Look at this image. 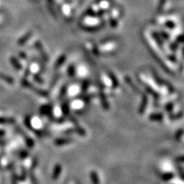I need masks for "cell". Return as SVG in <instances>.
Here are the masks:
<instances>
[{
    "label": "cell",
    "instance_id": "1",
    "mask_svg": "<svg viewBox=\"0 0 184 184\" xmlns=\"http://www.w3.org/2000/svg\"><path fill=\"white\" fill-rule=\"evenodd\" d=\"M147 104H148V96L147 94H144L142 96V100H141V105H140L139 108V114H142L145 112Z\"/></svg>",
    "mask_w": 184,
    "mask_h": 184
},
{
    "label": "cell",
    "instance_id": "2",
    "mask_svg": "<svg viewBox=\"0 0 184 184\" xmlns=\"http://www.w3.org/2000/svg\"><path fill=\"white\" fill-rule=\"evenodd\" d=\"M77 133L79 135H81V136H85L86 130L81 127H75V128H72L70 129V130H67L65 132H64V133H66V134H71V133Z\"/></svg>",
    "mask_w": 184,
    "mask_h": 184
},
{
    "label": "cell",
    "instance_id": "3",
    "mask_svg": "<svg viewBox=\"0 0 184 184\" xmlns=\"http://www.w3.org/2000/svg\"><path fill=\"white\" fill-rule=\"evenodd\" d=\"M61 171H62V166L60 164V163H57V164L55 166L54 170H53L52 173V179L53 180H57L59 179V177H60Z\"/></svg>",
    "mask_w": 184,
    "mask_h": 184
},
{
    "label": "cell",
    "instance_id": "4",
    "mask_svg": "<svg viewBox=\"0 0 184 184\" xmlns=\"http://www.w3.org/2000/svg\"><path fill=\"white\" fill-rule=\"evenodd\" d=\"M72 142H73V140L71 138H59V139H56L54 143L57 146H62L71 144Z\"/></svg>",
    "mask_w": 184,
    "mask_h": 184
},
{
    "label": "cell",
    "instance_id": "5",
    "mask_svg": "<svg viewBox=\"0 0 184 184\" xmlns=\"http://www.w3.org/2000/svg\"><path fill=\"white\" fill-rule=\"evenodd\" d=\"M99 96H100V102H101L102 107H103L105 110L109 109V108H110L109 104H108V100H107V97H106V95H105L104 93L100 92V94H99Z\"/></svg>",
    "mask_w": 184,
    "mask_h": 184
},
{
    "label": "cell",
    "instance_id": "6",
    "mask_svg": "<svg viewBox=\"0 0 184 184\" xmlns=\"http://www.w3.org/2000/svg\"><path fill=\"white\" fill-rule=\"evenodd\" d=\"M41 114L43 115H50L51 114V105H43L40 108Z\"/></svg>",
    "mask_w": 184,
    "mask_h": 184
},
{
    "label": "cell",
    "instance_id": "7",
    "mask_svg": "<svg viewBox=\"0 0 184 184\" xmlns=\"http://www.w3.org/2000/svg\"><path fill=\"white\" fill-rule=\"evenodd\" d=\"M125 81H126V83H127V84H128V85L130 86V87L131 88L133 89V91H134L135 92L137 93V94H141V91H140V89L138 88L137 87L136 85H134V84H133V83L132 80L130 79V78H129V77L126 76L125 77Z\"/></svg>",
    "mask_w": 184,
    "mask_h": 184
},
{
    "label": "cell",
    "instance_id": "8",
    "mask_svg": "<svg viewBox=\"0 0 184 184\" xmlns=\"http://www.w3.org/2000/svg\"><path fill=\"white\" fill-rule=\"evenodd\" d=\"M90 177L93 184H100V179H99L98 174H97L96 171H91Z\"/></svg>",
    "mask_w": 184,
    "mask_h": 184
},
{
    "label": "cell",
    "instance_id": "9",
    "mask_svg": "<svg viewBox=\"0 0 184 184\" xmlns=\"http://www.w3.org/2000/svg\"><path fill=\"white\" fill-rule=\"evenodd\" d=\"M15 123V119L12 117H0V124H13Z\"/></svg>",
    "mask_w": 184,
    "mask_h": 184
},
{
    "label": "cell",
    "instance_id": "10",
    "mask_svg": "<svg viewBox=\"0 0 184 184\" xmlns=\"http://www.w3.org/2000/svg\"><path fill=\"white\" fill-rule=\"evenodd\" d=\"M0 78L9 84H12L15 83V80H14V78H12V77L9 76V75H5V74L3 73H0Z\"/></svg>",
    "mask_w": 184,
    "mask_h": 184
},
{
    "label": "cell",
    "instance_id": "11",
    "mask_svg": "<svg viewBox=\"0 0 184 184\" xmlns=\"http://www.w3.org/2000/svg\"><path fill=\"white\" fill-rule=\"evenodd\" d=\"M150 121H161L163 119V115L160 113H157V114H152L149 117Z\"/></svg>",
    "mask_w": 184,
    "mask_h": 184
},
{
    "label": "cell",
    "instance_id": "12",
    "mask_svg": "<svg viewBox=\"0 0 184 184\" xmlns=\"http://www.w3.org/2000/svg\"><path fill=\"white\" fill-rule=\"evenodd\" d=\"M31 90H33L35 92V93L39 94V96H42V97H47V96L48 95V93L46 91L42 90V89H39V88H35L34 86L32 87Z\"/></svg>",
    "mask_w": 184,
    "mask_h": 184
},
{
    "label": "cell",
    "instance_id": "13",
    "mask_svg": "<svg viewBox=\"0 0 184 184\" xmlns=\"http://www.w3.org/2000/svg\"><path fill=\"white\" fill-rule=\"evenodd\" d=\"M174 174H172V173H166V174H162L161 178L163 181H170V180H172L174 177Z\"/></svg>",
    "mask_w": 184,
    "mask_h": 184
},
{
    "label": "cell",
    "instance_id": "14",
    "mask_svg": "<svg viewBox=\"0 0 184 184\" xmlns=\"http://www.w3.org/2000/svg\"><path fill=\"white\" fill-rule=\"evenodd\" d=\"M108 75H109L110 78H111V83H112L113 87H114V88L118 87L119 82H118V81H117V78H116V77L114 76V75H113L112 73H109V74H108Z\"/></svg>",
    "mask_w": 184,
    "mask_h": 184
},
{
    "label": "cell",
    "instance_id": "15",
    "mask_svg": "<svg viewBox=\"0 0 184 184\" xmlns=\"http://www.w3.org/2000/svg\"><path fill=\"white\" fill-rule=\"evenodd\" d=\"M10 61H11V63H12V64L15 67V69H17V70H21L22 65L19 64V62L16 60L15 58H11Z\"/></svg>",
    "mask_w": 184,
    "mask_h": 184
},
{
    "label": "cell",
    "instance_id": "16",
    "mask_svg": "<svg viewBox=\"0 0 184 184\" xmlns=\"http://www.w3.org/2000/svg\"><path fill=\"white\" fill-rule=\"evenodd\" d=\"M89 85H90V81L88 80H84L83 81L82 87H81V91H82L83 93H85V92H87L89 88Z\"/></svg>",
    "mask_w": 184,
    "mask_h": 184
},
{
    "label": "cell",
    "instance_id": "17",
    "mask_svg": "<svg viewBox=\"0 0 184 184\" xmlns=\"http://www.w3.org/2000/svg\"><path fill=\"white\" fill-rule=\"evenodd\" d=\"M145 88H146V91H147V93H148V94H151V95L153 96L154 97H159V94H158V93L156 92L153 88H151L148 87V86H146Z\"/></svg>",
    "mask_w": 184,
    "mask_h": 184
},
{
    "label": "cell",
    "instance_id": "18",
    "mask_svg": "<svg viewBox=\"0 0 184 184\" xmlns=\"http://www.w3.org/2000/svg\"><path fill=\"white\" fill-rule=\"evenodd\" d=\"M61 110H62V112L64 115H68L69 114V107L68 104L67 103H64L61 106Z\"/></svg>",
    "mask_w": 184,
    "mask_h": 184
},
{
    "label": "cell",
    "instance_id": "19",
    "mask_svg": "<svg viewBox=\"0 0 184 184\" xmlns=\"http://www.w3.org/2000/svg\"><path fill=\"white\" fill-rule=\"evenodd\" d=\"M24 122H25V124H26V127H27L29 130H33V129H34L32 127V126H31V118L29 116H26V118L24 119Z\"/></svg>",
    "mask_w": 184,
    "mask_h": 184
},
{
    "label": "cell",
    "instance_id": "20",
    "mask_svg": "<svg viewBox=\"0 0 184 184\" xmlns=\"http://www.w3.org/2000/svg\"><path fill=\"white\" fill-rule=\"evenodd\" d=\"M183 129H180V130H178L177 131V133H176V135H175V138L177 141H180V139L182 138V137H183Z\"/></svg>",
    "mask_w": 184,
    "mask_h": 184
},
{
    "label": "cell",
    "instance_id": "21",
    "mask_svg": "<svg viewBox=\"0 0 184 184\" xmlns=\"http://www.w3.org/2000/svg\"><path fill=\"white\" fill-rule=\"evenodd\" d=\"M26 145H27L29 147H30V148L34 147L35 142L31 137H26Z\"/></svg>",
    "mask_w": 184,
    "mask_h": 184
},
{
    "label": "cell",
    "instance_id": "22",
    "mask_svg": "<svg viewBox=\"0 0 184 184\" xmlns=\"http://www.w3.org/2000/svg\"><path fill=\"white\" fill-rule=\"evenodd\" d=\"M34 80L36 81V82L39 83V84H44V80L41 78L40 75H37V74H35V75H34Z\"/></svg>",
    "mask_w": 184,
    "mask_h": 184
},
{
    "label": "cell",
    "instance_id": "23",
    "mask_svg": "<svg viewBox=\"0 0 184 184\" xmlns=\"http://www.w3.org/2000/svg\"><path fill=\"white\" fill-rule=\"evenodd\" d=\"M182 117H183V112H180L179 114H172V115H170V118L171 120H177V119L181 118Z\"/></svg>",
    "mask_w": 184,
    "mask_h": 184
},
{
    "label": "cell",
    "instance_id": "24",
    "mask_svg": "<svg viewBox=\"0 0 184 184\" xmlns=\"http://www.w3.org/2000/svg\"><path fill=\"white\" fill-rule=\"evenodd\" d=\"M66 92H67V88H66L65 85H64V87L61 88V92H60V94H59V97H64V95L66 94Z\"/></svg>",
    "mask_w": 184,
    "mask_h": 184
},
{
    "label": "cell",
    "instance_id": "25",
    "mask_svg": "<svg viewBox=\"0 0 184 184\" xmlns=\"http://www.w3.org/2000/svg\"><path fill=\"white\" fill-rule=\"evenodd\" d=\"M19 156L22 159H25L29 156V153H28L26 150H22V151H21V153H20Z\"/></svg>",
    "mask_w": 184,
    "mask_h": 184
},
{
    "label": "cell",
    "instance_id": "26",
    "mask_svg": "<svg viewBox=\"0 0 184 184\" xmlns=\"http://www.w3.org/2000/svg\"><path fill=\"white\" fill-rule=\"evenodd\" d=\"M67 72H68V75L70 77H73L74 75H75V68H74L72 66H71L70 67H69L68 71H67Z\"/></svg>",
    "mask_w": 184,
    "mask_h": 184
},
{
    "label": "cell",
    "instance_id": "27",
    "mask_svg": "<svg viewBox=\"0 0 184 184\" xmlns=\"http://www.w3.org/2000/svg\"><path fill=\"white\" fill-rule=\"evenodd\" d=\"M173 108H174V103H169L166 106V110L168 112H170L173 110Z\"/></svg>",
    "mask_w": 184,
    "mask_h": 184
},
{
    "label": "cell",
    "instance_id": "28",
    "mask_svg": "<svg viewBox=\"0 0 184 184\" xmlns=\"http://www.w3.org/2000/svg\"><path fill=\"white\" fill-rule=\"evenodd\" d=\"M64 58H61L60 59H59V61H58V62H57V64H56V65H55V67H59V66L60 65H61V64H63V63H64Z\"/></svg>",
    "mask_w": 184,
    "mask_h": 184
},
{
    "label": "cell",
    "instance_id": "29",
    "mask_svg": "<svg viewBox=\"0 0 184 184\" xmlns=\"http://www.w3.org/2000/svg\"><path fill=\"white\" fill-rule=\"evenodd\" d=\"M17 180H18V179H17L16 176L13 175L12 179V184H17Z\"/></svg>",
    "mask_w": 184,
    "mask_h": 184
},
{
    "label": "cell",
    "instance_id": "30",
    "mask_svg": "<svg viewBox=\"0 0 184 184\" xmlns=\"http://www.w3.org/2000/svg\"><path fill=\"white\" fill-rule=\"evenodd\" d=\"M37 164H38V159H34L32 162V164H31V166H32V169H34V168L37 166Z\"/></svg>",
    "mask_w": 184,
    "mask_h": 184
},
{
    "label": "cell",
    "instance_id": "31",
    "mask_svg": "<svg viewBox=\"0 0 184 184\" xmlns=\"http://www.w3.org/2000/svg\"><path fill=\"white\" fill-rule=\"evenodd\" d=\"M176 161L180 162V163H183V156H181V157H180V158H177Z\"/></svg>",
    "mask_w": 184,
    "mask_h": 184
},
{
    "label": "cell",
    "instance_id": "32",
    "mask_svg": "<svg viewBox=\"0 0 184 184\" xmlns=\"http://www.w3.org/2000/svg\"><path fill=\"white\" fill-rule=\"evenodd\" d=\"M4 134H5V131H4V130H0V137H2Z\"/></svg>",
    "mask_w": 184,
    "mask_h": 184
},
{
    "label": "cell",
    "instance_id": "33",
    "mask_svg": "<svg viewBox=\"0 0 184 184\" xmlns=\"http://www.w3.org/2000/svg\"><path fill=\"white\" fill-rule=\"evenodd\" d=\"M0 167H1V164H0Z\"/></svg>",
    "mask_w": 184,
    "mask_h": 184
}]
</instances>
